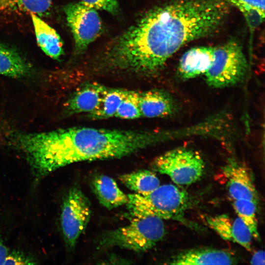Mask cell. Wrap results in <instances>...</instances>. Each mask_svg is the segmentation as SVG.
<instances>
[{
	"label": "cell",
	"mask_w": 265,
	"mask_h": 265,
	"mask_svg": "<svg viewBox=\"0 0 265 265\" xmlns=\"http://www.w3.org/2000/svg\"><path fill=\"white\" fill-rule=\"evenodd\" d=\"M222 0H174L148 11L108 47L119 70L152 76L186 43L215 33L229 13Z\"/></svg>",
	"instance_id": "1"
},
{
	"label": "cell",
	"mask_w": 265,
	"mask_h": 265,
	"mask_svg": "<svg viewBox=\"0 0 265 265\" xmlns=\"http://www.w3.org/2000/svg\"><path fill=\"white\" fill-rule=\"evenodd\" d=\"M165 137L163 132L76 127L16 132L11 134V140L39 178L71 163L131 155Z\"/></svg>",
	"instance_id": "2"
},
{
	"label": "cell",
	"mask_w": 265,
	"mask_h": 265,
	"mask_svg": "<svg viewBox=\"0 0 265 265\" xmlns=\"http://www.w3.org/2000/svg\"><path fill=\"white\" fill-rule=\"evenodd\" d=\"M126 204L130 216H155L162 219L183 221L190 206V198L182 188L172 184L159 186L151 192L128 195Z\"/></svg>",
	"instance_id": "3"
},
{
	"label": "cell",
	"mask_w": 265,
	"mask_h": 265,
	"mask_svg": "<svg viewBox=\"0 0 265 265\" xmlns=\"http://www.w3.org/2000/svg\"><path fill=\"white\" fill-rule=\"evenodd\" d=\"M165 234L161 218L155 216L132 217L127 225L102 234L98 245L102 248L119 247L144 252L162 240Z\"/></svg>",
	"instance_id": "4"
},
{
	"label": "cell",
	"mask_w": 265,
	"mask_h": 265,
	"mask_svg": "<svg viewBox=\"0 0 265 265\" xmlns=\"http://www.w3.org/2000/svg\"><path fill=\"white\" fill-rule=\"evenodd\" d=\"M248 70V63L242 46L233 38L214 47L212 63L204 75L208 85L221 88L243 81Z\"/></svg>",
	"instance_id": "5"
},
{
	"label": "cell",
	"mask_w": 265,
	"mask_h": 265,
	"mask_svg": "<svg viewBox=\"0 0 265 265\" xmlns=\"http://www.w3.org/2000/svg\"><path fill=\"white\" fill-rule=\"evenodd\" d=\"M154 171L167 175L178 186H187L197 182L202 176L205 163L195 152L177 148L167 151L153 161Z\"/></svg>",
	"instance_id": "6"
},
{
	"label": "cell",
	"mask_w": 265,
	"mask_h": 265,
	"mask_svg": "<svg viewBox=\"0 0 265 265\" xmlns=\"http://www.w3.org/2000/svg\"><path fill=\"white\" fill-rule=\"evenodd\" d=\"M91 205L78 187L71 188L63 199L60 217L61 229L66 245L73 248L90 219Z\"/></svg>",
	"instance_id": "7"
},
{
	"label": "cell",
	"mask_w": 265,
	"mask_h": 265,
	"mask_svg": "<svg viewBox=\"0 0 265 265\" xmlns=\"http://www.w3.org/2000/svg\"><path fill=\"white\" fill-rule=\"evenodd\" d=\"M73 34L76 53H83L101 34V20L96 9L80 2L70 3L64 8Z\"/></svg>",
	"instance_id": "8"
},
{
	"label": "cell",
	"mask_w": 265,
	"mask_h": 265,
	"mask_svg": "<svg viewBox=\"0 0 265 265\" xmlns=\"http://www.w3.org/2000/svg\"><path fill=\"white\" fill-rule=\"evenodd\" d=\"M226 187L233 204L253 202L258 204L259 197L251 171L243 163L230 159L222 167Z\"/></svg>",
	"instance_id": "9"
},
{
	"label": "cell",
	"mask_w": 265,
	"mask_h": 265,
	"mask_svg": "<svg viewBox=\"0 0 265 265\" xmlns=\"http://www.w3.org/2000/svg\"><path fill=\"white\" fill-rule=\"evenodd\" d=\"M206 219L209 227L222 239L236 243L248 251L252 250L253 236L238 216L234 218L222 214L207 216Z\"/></svg>",
	"instance_id": "10"
},
{
	"label": "cell",
	"mask_w": 265,
	"mask_h": 265,
	"mask_svg": "<svg viewBox=\"0 0 265 265\" xmlns=\"http://www.w3.org/2000/svg\"><path fill=\"white\" fill-rule=\"evenodd\" d=\"M106 88L96 82L81 85L66 102L65 112L68 115L93 112L99 106Z\"/></svg>",
	"instance_id": "11"
},
{
	"label": "cell",
	"mask_w": 265,
	"mask_h": 265,
	"mask_svg": "<svg viewBox=\"0 0 265 265\" xmlns=\"http://www.w3.org/2000/svg\"><path fill=\"white\" fill-rule=\"evenodd\" d=\"M214 47L200 46L191 48L179 60L177 73L183 80H189L205 75L213 60Z\"/></svg>",
	"instance_id": "12"
},
{
	"label": "cell",
	"mask_w": 265,
	"mask_h": 265,
	"mask_svg": "<svg viewBox=\"0 0 265 265\" xmlns=\"http://www.w3.org/2000/svg\"><path fill=\"white\" fill-rule=\"evenodd\" d=\"M141 116L147 118L164 117L173 115L177 106L170 93L154 89L139 93Z\"/></svg>",
	"instance_id": "13"
},
{
	"label": "cell",
	"mask_w": 265,
	"mask_h": 265,
	"mask_svg": "<svg viewBox=\"0 0 265 265\" xmlns=\"http://www.w3.org/2000/svg\"><path fill=\"white\" fill-rule=\"evenodd\" d=\"M236 258L230 252L212 248H197L184 251L173 257L169 264L179 265H233Z\"/></svg>",
	"instance_id": "14"
},
{
	"label": "cell",
	"mask_w": 265,
	"mask_h": 265,
	"mask_svg": "<svg viewBox=\"0 0 265 265\" xmlns=\"http://www.w3.org/2000/svg\"><path fill=\"white\" fill-rule=\"evenodd\" d=\"M92 190L99 202L108 210L126 205L128 197L111 178L104 175L96 176L92 180Z\"/></svg>",
	"instance_id": "15"
},
{
	"label": "cell",
	"mask_w": 265,
	"mask_h": 265,
	"mask_svg": "<svg viewBox=\"0 0 265 265\" xmlns=\"http://www.w3.org/2000/svg\"><path fill=\"white\" fill-rule=\"evenodd\" d=\"M30 15L38 45L47 55L58 59L63 53V43L60 36L37 15Z\"/></svg>",
	"instance_id": "16"
},
{
	"label": "cell",
	"mask_w": 265,
	"mask_h": 265,
	"mask_svg": "<svg viewBox=\"0 0 265 265\" xmlns=\"http://www.w3.org/2000/svg\"><path fill=\"white\" fill-rule=\"evenodd\" d=\"M29 64L15 50L0 44V75L13 78L29 76Z\"/></svg>",
	"instance_id": "17"
},
{
	"label": "cell",
	"mask_w": 265,
	"mask_h": 265,
	"mask_svg": "<svg viewBox=\"0 0 265 265\" xmlns=\"http://www.w3.org/2000/svg\"><path fill=\"white\" fill-rule=\"evenodd\" d=\"M52 0H0V15L33 14L39 16L49 13Z\"/></svg>",
	"instance_id": "18"
},
{
	"label": "cell",
	"mask_w": 265,
	"mask_h": 265,
	"mask_svg": "<svg viewBox=\"0 0 265 265\" xmlns=\"http://www.w3.org/2000/svg\"><path fill=\"white\" fill-rule=\"evenodd\" d=\"M119 180L129 189L141 195L148 194L160 185L156 175L148 170H140L121 175Z\"/></svg>",
	"instance_id": "19"
},
{
	"label": "cell",
	"mask_w": 265,
	"mask_h": 265,
	"mask_svg": "<svg viewBox=\"0 0 265 265\" xmlns=\"http://www.w3.org/2000/svg\"><path fill=\"white\" fill-rule=\"evenodd\" d=\"M236 6L245 19L251 33L264 21L265 0H222Z\"/></svg>",
	"instance_id": "20"
},
{
	"label": "cell",
	"mask_w": 265,
	"mask_h": 265,
	"mask_svg": "<svg viewBox=\"0 0 265 265\" xmlns=\"http://www.w3.org/2000/svg\"><path fill=\"white\" fill-rule=\"evenodd\" d=\"M127 90L106 87L98 108L88 114L94 119H104L114 117L121 102L126 95Z\"/></svg>",
	"instance_id": "21"
},
{
	"label": "cell",
	"mask_w": 265,
	"mask_h": 265,
	"mask_svg": "<svg viewBox=\"0 0 265 265\" xmlns=\"http://www.w3.org/2000/svg\"><path fill=\"white\" fill-rule=\"evenodd\" d=\"M139 93L136 91L128 90L119 106L114 117L124 119H135L141 117Z\"/></svg>",
	"instance_id": "22"
},
{
	"label": "cell",
	"mask_w": 265,
	"mask_h": 265,
	"mask_svg": "<svg viewBox=\"0 0 265 265\" xmlns=\"http://www.w3.org/2000/svg\"><path fill=\"white\" fill-rule=\"evenodd\" d=\"M36 261L28 254L21 251H9L3 265H34Z\"/></svg>",
	"instance_id": "23"
},
{
	"label": "cell",
	"mask_w": 265,
	"mask_h": 265,
	"mask_svg": "<svg viewBox=\"0 0 265 265\" xmlns=\"http://www.w3.org/2000/svg\"><path fill=\"white\" fill-rule=\"evenodd\" d=\"M81 2L96 10H104L113 14L119 11L117 0H81Z\"/></svg>",
	"instance_id": "24"
},
{
	"label": "cell",
	"mask_w": 265,
	"mask_h": 265,
	"mask_svg": "<svg viewBox=\"0 0 265 265\" xmlns=\"http://www.w3.org/2000/svg\"><path fill=\"white\" fill-rule=\"evenodd\" d=\"M250 264L252 265H264L265 253L263 250H259L254 253L251 260Z\"/></svg>",
	"instance_id": "25"
},
{
	"label": "cell",
	"mask_w": 265,
	"mask_h": 265,
	"mask_svg": "<svg viewBox=\"0 0 265 265\" xmlns=\"http://www.w3.org/2000/svg\"><path fill=\"white\" fill-rule=\"evenodd\" d=\"M9 250L0 238V265H3L4 260Z\"/></svg>",
	"instance_id": "26"
}]
</instances>
